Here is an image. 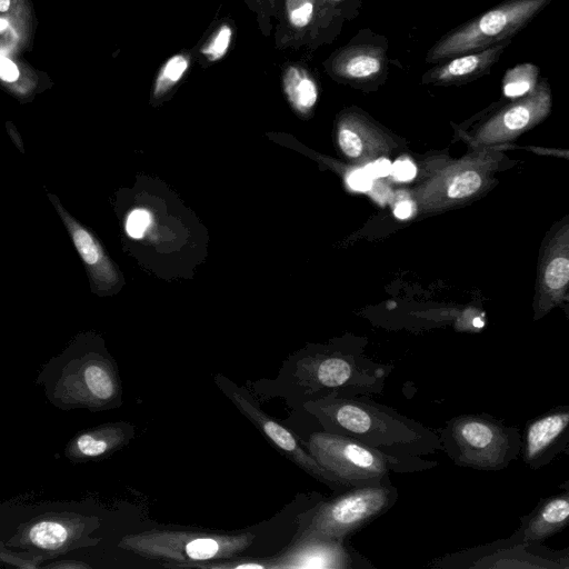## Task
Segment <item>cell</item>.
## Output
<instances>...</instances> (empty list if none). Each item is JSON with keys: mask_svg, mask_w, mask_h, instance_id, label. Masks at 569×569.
I'll return each mask as SVG.
<instances>
[{"mask_svg": "<svg viewBox=\"0 0 569 569\" xmlns=\"http://www.w3.org/2000/svg\"><path fill=\"white\" fill-rule=\"evenodd\" d=\"M98 527L96 517L67 511L46 512L21 523L6 546L32 551L50 560L98 543L100 539L90 537Z\"/></svg>", "mask_w": 569, "mask_h": 569, "instance_id": "obj_8", "label": "cell"}, {"mask_svg": "<svg viewBox=\"0 0 569 569\" xmlns=\"http://www.w3.org/2000/svg\"><path fill=\"white\" fill-rule=\"evenodd\" d=\"M268 2L270 7L271 18L276 19L280 0H268Z\"/></svg>", "mask_w": 569, "mask_h": 569, "instance_id": "obj_36", "label": "cell"}, {"mask_svg": "<svg viewBox=\"0 0 569 569\" xmlns=\"http://www.w3.org/2000/svg\"><path fill=\"white\" fill-rule=\"evenodd\" d=\"M365 170L368 172V174L372 178H381L386 177L391 171V163L387 159H378L375 162L368 164Z\"/></svg>", "mask_w": 569, "mask_h": 569, "instance_id": "obj_32", "label": "cell"}, {"mask_svg": "<svg viewBox=\"0 0 569 569\" xmlns=\"http://www.w3.org/2000/svg\"><path fill=\"white\" fill-rule=\"evenodd\" d=\"M540 69L531 62L518 63L507 69L502 77V93L515 100L531 93L538 84Z\"/></svg>", "mask_w": 569, "mask_h": 569, "instance_id": "obj_23", "label": "cell"}, {"mask_svg": "<svg viewBox=\"0 0 569 569\" xmlns=\"http://www.w3.org/2000/svg\"><path fill=\"white\" fill-rule=\"evenodd\" d=\"M269 569H350L371 565L343 541L300 537L283 553L268 558Z\"/></svg>", "mask_w": 569, "mask_h": 569, "instance_id": "obj_12", "label": "cell"}, {"mask_svg": "<svg viewBox=\"0 0 569 569\" xmlns=\"http://www.w3.org/2000/svg\"><path fill=\"white\" fill-rule=\"evenodd\" d=\"M0 560L19 568H39L44 558L32 551L14 552L2 546L0 548Z\"/></svg>", "mask_w": 569, "mask_h": 569, "instance_id": "obj_27", "label": "cell"}, {"mask_svg": "<svg viewBox=\"0 0 569 569\" xmlns=\"http://www.w3.org/2000/svg\"><path fill=\"white\" fill-rule=\"evenodd\" d=\"M11 0H0V12H7L10 9Z\"/></svg>", "mask_w": 569, "mask_h": 569, "instance_id": "obj_37", "label": "cell"}, {"mask_svg": "<svg viewBox=\"0 0 569 569\" xmlns=\"http://www.w3.org/2000/svg\"><path fill=\"white\" fill-rule=\"evenodd\" d=\"M550 2L551 0H503L445 33L427 51L425 61L436 64L512 40Z\"/></svg>", "mask_w": 569, "mask_h": 569, "instance_id": "obj_6", "label": "cell"}, {"mask_svg": "<svg viewBox=\"0 0 569 569\" xmlns=\"http://www.w3.org/2000/svg\"><path fill=\"white\" fill-rule=\"evenodd\" d=\"M390 173L396 180L409 181L416 177V166L410 160H397L391 164Z\"/></svg>", "mask_w": 569, "mask_h": 569, "instance_id": "obj_30", "label": "cell"}, {"mask_svg": "<svg viewBox=\"0 0 569 569\" xmlns=\"http://www.w3.org/2000/svg\"><path fill=\"white\" fill-rule=\"evenodd\" d=\"M19 77L17 66L6 57H0V78L4 81H14Z\"/></svg>", "mask_w": 569, "mask_h": 569, "instance_id": "obj_33", "label": "cell"}, {"mask_svg": "<svg viewBox=\"0 0 569 569\" xmlns=\"http://www.w3.org/2000/svg\"><path fill=\"white\" fill-rule=\"evenodd\" d=\"M66 222L77 250L83 261L91 268L96 280L107 288L114 286L119 279L118 273L99 242L88 230L73 222L69 217L66 218Z\"/></svg>", "mask_w": 569, "mask_h": 569, "instance_id": "obj_20", "label": "cell"}, {"mask_svg": "<svg viewBox=\"0 0 569 569\" xmlns=\"http://www.w3.org/2000/svg\"><path fill=\"white\" fill-rule=\"evenodd\" d=\"M481 177L476 171H463L451 180L448 187V196L459 199L475 193L481 186Z\"/></svg>", "mask_w": 569, "mask_h": 569, "instance_id": "obj_24", "label": "cell"}, {"mask_svg": "<svg viewBox=\"0 0 569 569\" xmlns=\"http://www.w3.org/2000/svg\"><path fill=\"white\" fill-rule=\"evenodd\" d=\"M133 435L129 423H103L77 433L67 443L64 455L73 463L102 459L124 447Z\"/></svg>", "mask_w": 569, "mask_h": 569, "instance_id": "obj_17", "label": "cell"}, {"mask_svg": "<svg viewBox=\"0 0 569 569\" xmlns=\"http://www.w3.org/2000/svg\"><path fill=\"white\" fill-rule=\"evenodd\" d=\"M347 182L353 190L367 191L371 187L372 178L365 169H358L348 176Z\"/></svg>", "mask_w": 569, "mask_h": 569, "instance_id": "obj_31", "label": "cell"}, {"mask_svg": "<svg viewBox=\"0 0 569 569\" xmlns=\"http://www.w3.org/2000/svg\"><path fill=\"white\" fill-rule=\"evenodd\" d=\"M442 450L460 467L498 471L521 451V436L487 415H461L446 422L439 436Z\"/></svg>", "mask_w": 569, "mask_h": 569, "instance_id": "obj_4", "label": "cell"}, {"mask_svg": "<svg viewBox=\"0 0 569 569\" xmlns=\"http://www.w3.org/2000/svg\"><path fill=\"white\" fill-rule=\"evenodd\" d=\"M569 441V407L561 406L531 419L521 437L523 461L531 469L549 463L567 448Z\"/></svg>", "mask_w": 569, "mask_h": 569, "instance_id": "obj_13", "label": "cell"}, {"mask_svg": "<svg viewBox=\"0 0 569 569\" xmlns=\"http://www.w3.org/2000/svg\"><path fill=\"white\" fill-rule=\"evenodd\" d=\"M8 21L3 18H0V32L4 31L8 28Z\"/></svg>", "mask_w": 569, "mask_h": 569, "instance_id": "obj_39", "label": "cell"}, {"mask_svg": "<svg viewBox=\"0 0 569 569\" xmlns=\"http://www.w3.org/2000/svg\"><path fill=\"white\" fill-rule=\"evenodd\" d=\"M569 280V261L565 257L552 259L545 271V282L549 289L558 290Z\"/></svg>", "mask_w": 569, "mask_h": 569, "instance_id": "obj_25", "label": "cell"}, {"mask_svg": "<svg viewBox=\"0 0 569 569\" xmlns=\"http://www.w3.org/2000/svg\"><path fill=\"white\" fill-rule=\"evenodd\" d=\"M365 365L343 356L310 357L298 362L296 375L301 383L315 390L379 392L386 376L383 368L370 370Z\"/></svg>", "mask_w": 569, "mask_h": 569, "instance_id": "obj_11", "label": "cell"}, {"mask_svg": "<svg viewBox=\"0 0 569 569\" xmlns=\"http://www.w3.org/2000/svg\"><path fill=\"white\" fill-rule=\"evenodd\" d=\"M214 379L217 386L233 402L239 411L244 415L278 450L297 466L333 488H351L341 482L331 472L323 469L310 452L300 445L299 440L288 428L260 409L247 390L236 386L221 375H217Z\"/></svg>", "mask_w": 569, "mask_h": 569, "instance_id": "obj_10", "label": "cell"}, {"mask_svg": "<svg viewBox=\"0 0 569 569\" xmlns=\"http://www.w3.org/2000/svg\"><path fill=\"white\" fill-rule=\"evenodd\" d=\"M254 540L251 532L152 529L124 536L119 547L164 567L228 559L242 553Z\"/></svg>", "mask_w": 569, "mask_h": 569, "instance_id": "obj_5", "label": "cell"}, {"mask_svg": "<svg viewBox=\"0 0 569 569\" xmlns=\"http://www.w3.org/2000/svg\"><path fill=\"white\" fill-rule=\"evenodd\" d=\"M411 211H412L411 202L408 201V200H405V201L399 202L395 207L393 214L398 219H406V218H408L411 214Z\"/></svg>", "mask_w": 569, "mask_h": 569, "instance_id": "obj_35", "label": "cell"}, {"mask_svg": "<svg viewBox=\"0 0 569 569\" xmlns=\"http://www.w3.org/2000/svg\"><path fill=\"white\" fill-rule=\"evenodd\" d=\"M194 59L190 49H183L166 59L158 68L150 91V103L158 106L171 97L189 74Z\"/></svg>", "mask_w": 569, "mask_h": 569, "instance_id": "obj_22", "label": "cell"}, {"mask_svg": "<svg viewBox=\"0 0 569 569\" xmlns=\"http://www.w3.org/2000/svg\"><path fill=\"white\" fill-rule=\"evenodd\" d=\"M398 498L397 488L387 477L379 482L346 489L320 502L301 537L343 541L387 512Z\"/></svg>", "mask_w": 569, "mask_h": 569, "instance_id": "obj_7", "label": "cell"}, {"mask_svg": "<svg viewBox=\"0 0 569 569\" xmlns=\"http://www.w3.org/2000/svg\"><path fill=\"white\" fill-rule=\"evenodd\" d=\"M237 34V27L231 18L212 21L201 39L190 50L194 62L207 69L220 62L230 51Z\"/></svg>", "mask_w": 569, "mask_h": 569, "instance_id": "obj_19", "label": "cell"}, {"mask_svg": "<svg viewBox=\"0 0 569 569\" xmlns=\"http://www.w3.org/2000/svg\"><path fill=\"white\" fill-rule=\"evenodd\" d=\"M321 0H280L274 28L278 50L310 49L317 32Z\"/></svg>", "mask_w": 569, "mask_h": 569, "instance_id": "obj_14", "label": "cell"}, {"mask_svg": "<svg viewBox=\"0 0 569 569\" xmlns=\"http://www.w3.org/2000/svg\"><path fill=\"white\" fill-rule=\"evenodd\" d=\"M568 517L569 495L565 490L541 499L529 515L521 518V525L513 535L501 542L507 546L540 543L563 530Z\"/></svg>", "mask_w": 569, "mask_h": 569, "instance_id": "obj_16", "label": "cell"}, {"mask_svg": "<svg viewBox=\"0 0 569 569\" xmlns=\"http://www.w3.org/2000/svg\"><path fill=\"white\" fill-rule=\"evenodd\" d=\"M361 3L362 0H321L317 32L308 53L333 42L340 34L345 21L358 17Z\"/></svg>", "mask_w": 569, "mask_h": 569, "instance_id": "obj_21", "label": "cell"}, {"mask_svg": "<svg viewBox=\"0 0 569 569\" xmlns=\"http://www.w3.org/2000/svg\"><path fill=\"white\" fill-rule=\"evenodd\" d=\"M511 40L493 47L460 54L436 63L421 77L425 84L451 86L463 84L490 73L492 66L509 47Z\"/></svg>", "mask_w": 569, "mask_h": 569, "instance_id": "obj_15", "label": "cell"}, {"mask_svg": "<svg viewBox=\"0 0 569 569\" xmlns=\"http://www.w3.org/2000/svg\"><path fill=\"white\" fill-rule=\"evenodd\" d=\"M2 546H4V543L0 540V548H1Z\"/></svg>", "mask_w": 569, "mask_h": 569, "instance_id": "obj_40", "label": "cell"}, {"mask_svg": "<svg viewBox=\"0 0 569 569\" xmlns=\"http://www.w3.org/2000/svg\"><path fill=\"white\" fill-rule=\"evenodd\" d=\"M44 568H53V569H88L91 568L88 563L77 560H59L48 565H44Z\"/></svg>", "mask_w": 569, "mask_h": 569, "instance_id": "obj_34", "label": "cell"}, {"mask_svg": "<svg viewBox=\"0 0 569 569\" xmlns=\"http://www.w3.org/2000/svg\"><path fill=\"white\" fill-rule=\"evenodd\" d=\"M307 448L323 469L351 488L379 482L390 472H412L437 465L418 456L385 452L353 437L329 431L312 433Z\"/></svg>", "mask_w": 569, "mask_h": 569, "instance_id": "obj_3", "label": "cell"}, {"mask_svg": "<svg viewBox=\"0 0 569 569\" xmlns=\"http://www.w3.org/2000/svg\"><path fill=\"white\" fill-rule=\"evenodd\" d=\"M151 218L150 213L144 209L132 210L126 221L127 233L133 239H140L144 236Z\"/></svg>", "mask_w": 569, "mask_h": 569, "instance_id": "obj_29", "label": "cell"}, {"mask_svg": "<svg viewBox=\"0 0 569 569\" xmlns=\"http://www.w3.org/2000/svg\"><path fill=\"white\" fill-rule=\"evenodd\" d=\"M329 432L397 455H426L442 449L439 437L416 421L369 399L338 396L337 391L305 403Z\"/></svg>", "mask_w": 569, "mask_h": 569, "instance_id": "obj_1", "label": "cell"}, {"mask_svg": "<svg viewBox=\"0 0 569 569\" xmlns=\"http://www.w3.org/2000/svg\"><path fill=\"white\" fill-rule=\"evenodd\" d=\"M389 41L369 28L360 29L346 44L323 62L325 72L335 81L361 90H375L389 74Z\"/></svg>", "mask_w": 569, "mask_h": 569, "instance_id": "obj_9", "label": "cell"}, {"mask_svg": "<svg viewBox=\"0 0 569 569\" xmlns=\"http://www.w3.org/2000/svg\"><path fill=\"white\" fill-rule=\"evenodd\" d=\"M338 142L341 150L351 158H357L362 152V141L358 132L343 119L338 130Z\"/></svg>", "mask_w": 569, "mask_h": 569, "instance_id": "obj_26", "label": "cell"}, {"mask_svg": "<svg viewBox=\"0 0 569 569\" xmlns=\"http://www.w3.org/2000/svg\"><path fill=\"white\" fill-rule=\"evenodd\" d=\"M281 87L291 108L300 116L312 112L318 102L320 86L316 73L302 61L281 66Z\"/></svg>", "mask_w": 569, "mask_h": 569, "instance_id": "obj_18", "label": "cell"}, {"mask_svg": "<svg viewBox=\"0 0 569 569\" xmlns=\"http://www.w3.org/2000/svg\"><path fill=\"white\" fill-rule=\"evenodd\" d=\"M248 9L254 13L258 28L262 36L269 37L272 31V18L268 0H243Z\"/></svg>", "mask_w": 569, "mask_h": 569, "instance_id": "obj_28", "label": "cell"}, {"mask_svg": "<svg viewBox=\"0 0 569 569\" xmlns=\"http://www.w3.org/2000/svg\"><path fill=\"white\" fill-rule=\"evenodd\" d=\"M36 382L46 398L62 410L101 411L121 405V381L117 365L98 350L68 348L49 360Z\"/></svg>", "mask_w": 569, "mask_h": 569, "instance_id": "obj_2", "label": "cell"}, {"mask_svg": "<svg viewBox=\"0 0 569 569\" xmlns=\"http://www.w3.org/2000/svg\"><path fill=\"white\" fill-rule=\"evenodd\" d=\"M472 323H473V326L476 328H482L483 327V321L479 317L475 318Z\"/></svg>", "mask_w": 569, "mask_h": 569, "instance_id": "obj_38", "label": "cell"}]
</instances>
